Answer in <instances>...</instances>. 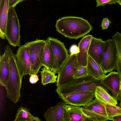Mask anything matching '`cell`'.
Returning a JSON list of instances; mask_svg holds the SVG:
<instances>
[{
    "label": "cell",
    "instance_id": "cell-1",
    "mask_svg": "<svg viewBox=\"0 0 121 121\" xmlns=\"http://www.w3.org/2000/svg\"><path fill=\"white\" fill-rule=\"evenodd\" d=\"M56 30L69 39H78L83 37L92 29L87 20L82 17L65 16L59 18L56 22Z\"/></svg>",
    "mask_w": 121,
    "mask_h": 121
},
{
    "label": "cell",
    "instance_id": "cell-7",
    "mask_svg": "<svg viewBox=\"0 0 121 121\" xmlns=\"http://www.w3.org/2000/svg\"><path fill=\"white\" fill-rule=\"evenodd\" d=\"M28 43L31 62V74H37L43 66L42 57L45 44V40L37 39L35 40Z\"/></svg>",
    "mask_w": 121,
    "mask_h": 121
},
{
    "label": "cell",
    "instance_id": "cell-24",
    "mask_svg": "<svg viewBox=\"0 0 121 121\" xmlns=\"http://www.w3.org/2000/svg\"><path fill=\"white\" fill-rule=\"evenodd\" d=\"M112 37L116 43L117 49V57L116 69L121 77V33L117 32Z\"/></svg>",
    "mask_w": 121,
    "mask_h": 121
},
{
    "label": "cell",
    "instance_id": "cell-6",
    "mask_svg": "<svg viewBox=\"0 0 121 121\" xmlns=\"http://www.w3.org/2000/svg\"><path fill=\"white\" fill-rule=\"evenodd\" d=\"M117 57L116 43L113 39L105 41L104 48L100 66L106 73L116 69Z\"/></svg>",
    "mask_w": 121,
    "mask_h": 121
},
{
    "label": "cell",
    "instance_id": "cell-21",
    "mask_svg": "<svg viewBox=\"0 0 121 121\" xmlns=\"http://www.w3.org/2000/svg\"><path fill=\"white\" fill-rule=\"evenodd\" d=\"M92 37V35H88L84 37L81 40L78 45L79 52L77 54L78 57H87L88 52Z\"/></svg>",
    "mask_w": 121,
    "mask_h": 121
},
{
    "label": "cell",
    "instance_id": "cell-22",
    "mask_svg": "<svg viewBox=\"0 0 121 121\" xmlns=\"http://www.w3.org/2000/svg\"><path fill=\"white\" fill-rule=\"evenodd\" d=\"M14 121H41L38 117L33 116L27 108L21 107L17 111Z\"/></svg>",
    "mask_w": 121,
    "mask_h": 121
},
{
    "label": "cell",
    "instance_id": "cell-20",
    "mask_svg": "<svg viewBox=\"0 0 121 121\" xmlns=\"http://www.w3.org/2000/svg\"><path fill=\"white\" fill-rule=\"evenodd\" d=\"M9 0H5L4 4L0 12V37L3 39H5L7 17L9 10Z\"/></svg>",
    "mask_w": 121,
    "mask_h": 121
},
{
    "label": "cell",
    "instance_id": "cell-32",
    "mask_svg": "<svg viewBox=\"0 0 121 121\" xmlns=\"http://www.w3.org/2000/svg\"><path fill=\"white\" fill-rule=\"evenodd\" d=\"M111 120L114 121H121V114L112 117Z\"/></svg>",
    "mask_w": 121,
    "mask_h": 121
},
{
    "label": "cell",
    "instance_id": "cell-2",
    "mask_svg": "<svg viewBox=\"0 0 121 121\" xmlns=\"http://www.w3.org/2000/svg\"><path fill=\"white\" fill-rule=\"evenodd\" d=\"M4 52L8 57L10 68L9 78L5 87L7 96L13 103L16 104L21 96L20 91L22 78L17 67L15 54L13 53L9 45L6 46Z\"/></svg>",
    "mask_w": 121,
    "mask_h": 121
},
{
    "label": "cell",
    "instance_id": "cell-12",
    "mask_svg": "<svg viewBox=\"0 0 121 121\" xmlns=\"http://www.w3.org/2000/svg\"><path fill=\"white\" fill-rule=\"evenodd\" d=\"M100 84L109 90L117 101H120L121 93V77L117 72L112 71L101 80Z\"/></svg>",
    "mask_w": 121,
    "mask_h": 121
},
{
    "label": "cell",
    "instance_id": "cell-13",
    "mask_svg": "<svg viewBox=\"0 0 121 121\" xmlns=\"http://www.w3.org/2000/svg\"><path fill=\"white\" fill-rule=\"evenodd\" d=\"M105 42L101 38L93 36L88 52V55L100 65L104 52Z\"/></svg>",
    "mask_w": 121,
    "mask_h": 121
},
{
    "label": "cell",
    "instance_id": "cell-8",
    "mask_svg": "<svg viewBox=\"0 0 121 121\" xmlns=\"http://www.w3.org/2000/svg\"><path fill=\"white\" fill-rule=\"evenodd\" d=\"M82 111L89 121L110 120L107 116L105 104L96 98L88 104L81 107Z\"/></svg>",
    "mask_w": 121,
    "mask_h": 121
},
{
    "label": "cell",
    "instance_id": "cell-36",
    "mask_svg": "<svg viewBox=\"0 0 121 121\" xmlns=\"http://www.w3.org/2000/svg\"><path fill=\"white\" fill-rule=\"evenodd\" d=\"M37 0L39 1V0Z\"/></svg>",
    "mask_w": 121,
    "mask_h": 121
},
{
    "label": "cell",
    "instance_id": "cell-31",
    "mask_svg": "<svg viewBox=\"0 0 121 121\" xmlns=\"http://www.w3.org/2000/svg\"><path fill=\"white\" fill-rule=\"evenodd\" d=\"M29 79V81L30 83L32 84L36 83L39 80L38 76L36 74H31Z\"/></svg>",
    "mask_w": 121,
    "mask_h": 121
},
{
    "label": "cell",
    "instance_id": "cell-14",
    "mask_svg": "<svg viewBox=\"0 0 121 121\" xmlns=\"http://www.w3.org/2000/svg\"><path fill=\"white\" fill-rule=\"evenodd\" d=\"M65 103L59 102L47 109L43 115L47 121H65Z\"/></svg>",
    "mask_w": 121,
    "mask_h": 121
},
{
    "label": "cell",
    "instance_id": "cell-3",
    "mask_svg": "<svg viewBox=\"0 0 121 121\" xmlns=\"http://www.w3.org/2000/svg\"><path fill=\"white\" fill-rule=\"evenodd\" d=\"M100 80L88 76L84 78L73 79L65 84L57 87L56 91L58 95L80 91H95Z\"/></svg>",
    "mask_w": 121,
    "mask_h": 121
},
{
    "label": "cell",
    "instance_id": "cell-11",
    "mask_svg": "<svg viewBox=\"0 0 121 121\" xmlns=\"http://www.w3.org/2000/svg\"><path fill=\"white\" fill-rule=\"evenodd\" d=\"M16 62L21 78L31 75V62L29 52L28 42L19 46L15 55Z\"/></svg>",
    "mask_w": 121,
    "mask_h": 121
},
{
    "label": "cell",
    "instance_id": "cell-10",
    "mask_svg": "<svg viewBox=\"0 0 121 121\" xmlns=\"http://www.w3.org/2000/svg\"><path fill=\"white\" fill-rule=\"evenodd\" d=\"M66 104L83 106L91 103L95 97V91H83L58 95Z\"/></svg>",
    "mask_w": 121,
    "mask_h": 121
},
{
    "label": "cell",
    "instance_id": "cell-29",
    "mask_svg": "<svg viewBox=\"0 0 121 121\" xmlns=\"http://www.w3.org/2000/svg\"><path fill=\"white\" fill-rule=\"evenodd\" d=\"M26 0H9V8L15 7L18 4Z\"/></svg>",
    "mask_w": 121,
    "mask_h": 121
},
{
    "label": "cell",
    "instance_id": "cell-26",
    "mask_svg": "<svg viewBox=\"0 0 121 121\" xmlns=\"http://www.w3.org/2000/svg\"><path fill=\"white\" fill-rule=\"evenodd\" d=\"M88 76L86 67L81 66L75 72L72 77L73 79L85 78Z\"/></svg>",
    "mask_w": 121,
    "mask_h": 121
},
{
    "label": "cell",
    "instance_id": "cell-4",
    "mask_svg": "<svg viewBox=\"0 0 121 121\" xmlns=\"http://www.w3.org/2000/svg\"><path fill=\"white\" fill-rule=\"evenodd\" d=\"M20 26L15 8L9 9L5 36L9 43L15 47L20 44Z\"/></svg>",
    "mask_w": 121,
    "mask_h": 121
},
{
    "label": "cell",
    "instance_id": "cell-28",
    "mask_svg": "<svg viewBox=\"0 0 121 121\" xmlns=\"http://www.w3.org/2000/svg\"><path fill=\"white\" fill-rule=\"evenodd\" d=\"M111 23V21L108 17L103 18L100 25L102 29L104 30L108 29Z\"/></svg>",
    "mask_w": 121,
    "mask_h": 121
},
{
    "label": "cell",
    "instance_id": "cell-15",
    "mask_svg": "<svg viewBox=\"0 0 121 121\" xmlns=\"http://www.w3.org/2000/svg\"><path fill=\"white\" fill-rule=\"evenodd\" d=\"M63 108L65 111V121H89L81 107L65 103Z\"/></svg>",
    "mask_w": 121,
    "mask_h": 121
},
{
    "label": "cell",
    "instance_id": "cell-30",
    "mask_svg": "<svg viewBox=\"0 0 121 121\" xmlns=\"http://www.w3.org/2000/svg\"><path fill=\"white\" fill-rule=\"evenodd\" d=\"M79 52L78 47L75 44L71 45L69 49V52L71 54H77Z\"/></svg>",
    "mask_w": 121,
    "mask_h": 121
},
{
    "label": "cell",
    "instance_id": "cell-9",
    "mask_svg": "<svg viewBox=\"0 0 121 121\" xmlns=\"http://www.w3.org/2000/svg\"><path fill=\"white\" fill-rule=\"evenodd\" d=\"M47 39L49 42L53 56L54 73H57L69 55L64 43L51 37H48Z\"/></svg>",
    "mask_w": 121,
    "mask_h": 121
},
{
    "label": "cell",
    "instance_id": "cell-16",
    "mask_svg": "<svg viewBox=\"0 0 121 121\" xmlns=\"http://www.w3.org/2000/svg\"><path fill=\"white\" fill-rule=\"evenodd\" d=\"M88 76L95 79L101 80L106 75L100 65L89 56L87 57V62L86 66Z\"/></svg>",
    "mask_w": 121,
    "mask_h": 121
},
{
    "label": "cell",
    "instance_id": "cell-34",
    "mask_svg": "<svg viewBox=\"0 0 121 121\" xmlns=\"http://www.w3.org/2000/svg\"><path fill=\"white\" fill-rule=\"evenodd\" d=\"M118 106L121 108V93L120 95V102L119 104V105Z\"/></svg>",
    "mask_w": 121,
    "mask_h": 121
},
{
    "label": "cell",
    "instance_id": "cell-18",
    "mask_svg": "<svg viewBox=\"0 0 121 121\" xmlns=\"http://www.w3.org/2000/svg\"><path fill=\"white\" fill-rule=\"evenodd\" d=\"M95 97L105 104L116 105L117 101L111 96L103 86L98 85L97 86L95 91Z\"/></svg>",
    "mask_w": 121,
    "mask_h": 121
},
{
    "label": "cell",
    "instance_id": "cell-33",
    "mask_svg": "<svg viewBox=\"0 0 121 121\" xmlns=\"http://www.w3.org/2000/svg\"><path fill=\"white\" fill-rule=\"evenodd\" d=\"M5 0H0V12L4 6Z\"/></svg>",
    "mask_w": 121,
    "mask_h": 121
},
{
    "label": "cell",
    "instance_id": "cell-25",
    "mask_svg": "<svg viewBox=\"0 0 121 121\" xmlns=\"http://www.w3.org/2000/svg\"><path fill=\"white\" fill-rule=\"evenodd\" d=\"M107 117L111 120L112 118L121 114V108L118 106L108 104H105Z\"/></svg>",
    "mask_w": 121,
    "mask_h": 121
},
{
    "label": "cell",
    "instance_id": "cell-27",
    "mask_svg": "<svg viewBox=\"0 0 121 121\" xmlns=\"http://www.w3.org/2000/svg\"><path fill=\"white\" fill-rule=\"evenodd\" d=\"M119 0H96V7L100 6L104 7L107 4H115L118 3Z\"/></svg>",
    "mask_w": 121,
    "mask_h": 121
},
{
    "label": "cell",
    "instance_id": "cell-5",
    "mask_svg": "<svg viewBox=\"0 0 121 121\" xmlns=\"http://www.w3.org/2000/svg\"><path fill=\"white\" fill-rule=\"evenodd\" d=\"M81 67L78 62L77 54H70L58 72L56 85L57 87L73 80L74 73Z\"/></svg>",
    "mask_w": 121,
    "mask_h": 121
},
{
    "label": "cell",
    "instance_id": "cell-23",
    "mask_svg": "<svg viewBox=\"0 0 121 121\" xmlns=\"http://www.w3.org/2000/svg\"><path fill=\"white\" fill-rule=\"evenodd\" d=\"M41 83L43 85L57 82V76L56 73L44 67L40 71Z\"/></svg>",
    "mask_w": 121,
    "mask_h": 121
},
{
    "label": "cell",
    "instance_id": "cell-35",
    "mask_svg": "<svg viewBox=\"0 0 121 121\" xmlns=\"http://www.w3.org/2000/svg\"><path fill=\"white\" fill-rule=\"evenodd\" d=\"M118 3L121 6V0H119Z\"/></svg>",
    "mask_w": 121,
    "mask_h": 121
},
{
    "label": "cell",
    "instance_id": "cell-17",
    "mask_svg": "<svg viewBox=\"0 0 121 121\" xmlns=\"http://www.w3.org/2000/svg\"><path fill=\"white\" fill-rule=\"evenodd\" d=\"M10 71L8 57L4 52L0 57V84L5 87L7 82Z\"/></svg>",
    "mask_w": 121,
    "mask_h": 121
},
{
    "label": "cell",
    "instance_id": "cell-19",
    "mask_svg": "<svg viewBox=\"0 0 121 121\" xmlns=\"http://www.w3.org/2000/svg\"><path fill=\"white\" fill-rule=\"evenodd\" d=\"M45 41L43 55L42 66L54 73V61L51 49L48 40L47 39Z\"/></svg>",
    "mask_w": 121,
    "mask_h": 121
}]
</instances>
